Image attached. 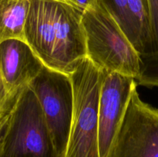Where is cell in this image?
Listing matches in <instances>:
<instances>
[{
  "label": "cell",
  "mask_w": 158,
  "mask_h": 157,
  "mask_svg": "<svg viewBox=\"0 0 158 157\" xmlns=\"http://www.w3.org/2000/svg\"><path fill=\"white\" fill-rule=\"evenodd\" d=\"M148 5L152 45L151 53L158 54V0H148Z\"/></svg>",
  "instance_id": "cell-13"
},
{
  "label": "cell",
  "mask_w": 158,
  "mask_h": 157,
  "mask_svg": "<svg viewBox=\"0 0 158 157\" xmlns=\"http://www.w3.org/2000/svg\"><path fill=\"white\" fill-rule=\"evenodd\" d=\"M43 66L25 40L10 38L0 43V69L11 95L28 87Z\"/></svg>",
  "instance_id": "cell-8"
},
{
  "label": "cell",
  "mask_w": 158,
  "mask_h": 157,
  "mask_svg": "<svg viewBox=\"0 0 158 157\" xmlns=\"http://www.w3.org/2000/svg\"><path fill=\"white\" fill-rule=\"evenodd\" d=\"M0 157H60L36 96L20 93L0 135Z\"/></svg>",
  "instance_id": "cell-4"
},
{
  "label": "cell",
  "mask_w": 158,
  "mask_h": 157,
  "mask_svg": "<svg viewBox=\"0 0 158 157\" xmlns=\"http://www.w3.org/2000/svg\"><path fill=\"white\" fill-rule=\"evenodd\" d=\"M81 20L86 39V56L102 70L137 80L141 68L140 54L104 0L83 9Z\"/></svg>",
  "instance_id": "cell-2"
},
{
  "label": "cell",
  "mask_w": 158,
  "mask_h": 157,
  "mask_svg": "<svg viewBox=\"0 0 158 157\" xmlns=\"http://www.w3.org/2000/svg\"><path fill=\"white\" fill-rule=\"evenodd\" d=\"M1 132H2V131H1ZM1 132H0V135H1Z\"/></svg>",
  "instance_id": "cell-18"
},
{
  "label": "cell",
  "mask_w": 158,
  "mask_h": 157,
  "mask_svg": "<svg viewBox=\"0 0 158 157\" xmlns=\"http://www.w3.org/2000/svg\"><path fill=\"white\" fill-rule=\"evenodd\" d=\"M78 6L81 8L82 9H85L88 7H93L96 6L97 3L100 2L102 0H75Z\"/></svg>",
  "instance_id": "cell-16"
},
{
  "label": "cell",
  "mask_w": 158,
  "mask_h": 157,
  "mask_svg": "<svg viewBox=\"0 0 158 157\" xmlns=\"http://www.w3.org/2000/svg\"><path fill=\"white\" fill-rule=\"evenodd\" d=\"M104 2L122 30L137 51L138 42L134 22L128 9L127 0H104Z\"/></svg>",
  "instance_id": "cell-11"
},
{
  "label": "cell",
  "mask_w": 158,
  "mask_h": 157,
  "mask_svg": "<svg viewBox=\"0 0 158 157\" xmlns=\"http://www.w3.org/2000/svg\"><path fill=\"white\" fill-rule=\"evenodd\" d=\"M82 9L47 0H31L24 39L45 66L69 75L86 57Z\"/></svg>",
  "instance_id": "cell-1"
},
{
  "label": "cell",
  "mask_w": 158,
  "mask_h": 157,
  "mask_svg": "<svg viewBox=\"0 0 158 157\" xmlns=\"http://www.w3.org/2000/svg\"><path fill=\"white\" fill-rule=\"evenodd\" d=\"M19 96L17 97V98L15 99L14 100V101L12 102V103H11V104L9 105V106H8V107L6 108L4 111H2V112H0V132L2 130V129L4 128L5 125H6V123H7L8 119H9L11 113H12V109H13L14 106H15L17 99H18Z\"/></svg>",
  "instance_id": "cell-15"
},
{
  "label": "cell",
  "mask_w": 158,
  "mask_h": 157,
  "mask_svg": "<svg viewBox=\"0 0 158 157\" xmlns=\"http://www.w3.org/2000/svg\"><path fill=\"white\" fill-rule=\"evenodd\" d=\"M29 87L40 103L57 153L64 157L73 109L69 75L44 66Z\"/></svg>",
  "instance_id": "cell-5"
},
{
  "label": "cell",
  "mask_w": 158,
  "mask_h": 157,
  "mask_svg": "<svg viewBox=\"0 0 158 157\" xmlns=\"http://www.w3.org/2000/svg\"><path fill=\"white\" fill-rule=\"evenodd\" d=\"M106 72L86 56L69 73L73 109L64 157H100L98 103L100 86Z\"/></svg>",
  "instance_id": "cell-3"
},
{
  "label": "cell",
  "mask_w": 158,
  "mask_h": 157,
  "mask_svg": "<svg viewBox=\"0 0 158 157\" xmlns=\"http://www.w3.org/2000/svg\"><path fill=\"white\" fill-rule=\"evenodd\" d=\"M128 9L135 28L140 55L152 51L148 0H127Z\"/></svg>",
  "instance_id": "cell-10"
},
{
  "label": "cell",
  "mask_w": 158,
  "mask_h": 157,
  "mask_svg": "<svg viewBox=\"0 0 158 157\" xmlns=\"http://www.w3.org/2000/svg\"><path fill=\"white\" fill-rule=\"evenodd\" d=\"M31 0H0V43L24 39V25Z\"/></svg>",
  "instance_id": "cell-9"
},
{
  "label": "cell",
  "mask_w": 158,
  "mask_h": 157,
  "mask_svg": "<svg viewBox=\"0 0 158 157\" xmlns=\"http://www.w3.org/2000/svg\"><path fill=\"white\" fill-rule=\"evenodd\" d=\"M21 92H20L16 95H11L9 93L0 69V112L4 111L19 96Z\"/></svg>",
  "instance_id": "cell-14"
},
{
  "label": "cell",
  "mask_w": 158,
  "mask_h": 157,
  "mask_svg": "<svg viewBox=\"0 0 158 157\" xmlns=\"http://www.w3.org/2000/svg\"><path fill=\"white\" fill-rule=\"evenodd\" d=\"M108 157H158V108L133 90Z\"/></svg>",
  "instance_id": "cell-6"
},
{
  "label": "cell",
  "mask_w": 158,
  "mask_h": 157,
  "mask_svg": "<svg viewBox=\"0 0 158 157\" xmlns=\"http://www.w3.org/2000/svg\"><path fill=\"white\" fill-rule=\"evenodd\" d=\"M47 1H51V2H59V3H63V4L69 5V6H72L73 7L78 8V9H82L80 6H78V4L77 3V2L75 0H47ZM83 10V9H82Z\"/></svg>",
  "instance_id": "cell-17"
},
{
  "label": "cell",
  "mask_w": 158,
  "mask_h": 157,
  "mask_svg": "<svg viewBox=\"0 0 158 157\" xmlns=\"http://www.w3.org/2000/svg\"><path fill=\"white\" fill-rule=\"evenodd\" d=\"M141 69L137 85L148 87H158V55H140Z\"/></svg>",
  "instance_id": "cell-12"
},
{
  "label": "cell",
  "mask_w": 158,
  "mask_h": 157,
  "mask_svg": "<svg viewBox=\"0 0 158 157\" xmlns=\"http://www.w3.org/2000/svg\"><path fill=\"white\" fill-rule=\"evenodd\" d=\"M135 78L106 72L100 86L98 103V143L100 157H108L126 112Z\"/></svg>",
  "instance_id": "cell-7"
}]
</instances>
